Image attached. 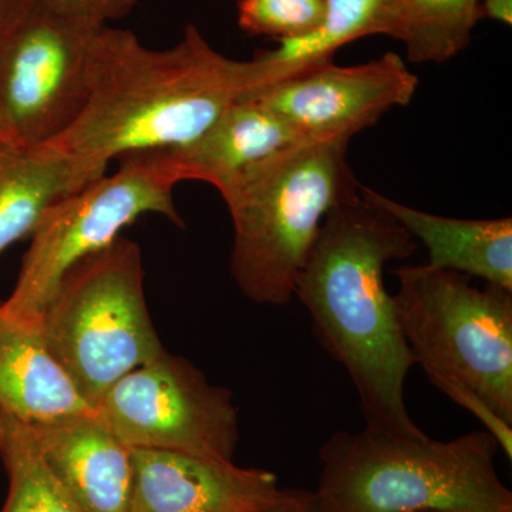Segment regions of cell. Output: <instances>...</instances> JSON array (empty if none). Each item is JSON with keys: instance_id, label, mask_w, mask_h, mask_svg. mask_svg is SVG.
I'll return each mask as SVG.
<instances>
[{"instance_id": "obj_6", "label": "cell", "mask_w": 512, "mask_h": 512, "mask_svg": "<svg viewBox=\"0 0 512 512\" xmlns=\"http://www.w3.org/2000/svg\"><path fill=\"white\" fill-rule=\"evenodd\" d=\"M397 316L431 383L477 393L512 424V291L427 264L396 269Z\"/></svg>"}, {"instance_id": "obj_8", "label": "cell", "mask_w": 512, "mask_h": 512, "mask_svg": "<svg viewBox=\"0 0 512 512\" xmlns=\"http://www.w3.org/2000/svg\"><path fill=\"white\" fill-rule=\"evenodd\" d=\"M97 30L29 0L0 32V143L43 146L72 126L89 96Z\"/></svg>"}, {"instance_id": "obj_7", "label": "cell", "mask_w": 512, "mask_h": 512, "mask_svg": "<svg viewBox=\"0 0 512 512\" xmlns=\"http://www.w3.org/2000/svg\"><path fill=\"white\" fill-rule=\"evenodd\" d=\"M117 161L116 173L103 175L43 214L30 235L15 289L0 305L3 312L40 323L64 274L109 247L143 215H163L184 227L174 201L178 180L164 148L124 154Z\"/></svg>"}, {"instance_id": "obj_24", "label": "cell", "mask_w": 512, "mask_h": 512, "mask_svg": "<svg viewBox=\"0 0 512 512\" xmlns=\"http://www.w3.org/2000/svg\"><path fill=\"white\" fill-rule=\"evenodd\" d=\"M29 0H0V32L18 16Z\"/></svg>"}, {"instance_id": "obj_5", "label": "cell", "mask_w": 512, "mask_h": 512, "mask_svg": "<svg viewBox=\"0 0 512 512\" xmlns=\"http://www.w3.org/2000/svg\"><path fill=\"white\" fill-rule=\"evenodd\" d=\"M40 328L47 349L94 409L120 379L164 356L147 309L137 242L119 237L73 265Z\"/></svg>"}, {"instance_id": "obj_26", "label": "cell", "mask_w": 512, "mask_h": 512, "mask_svg": "<svg viewBox=\"0 0 512 512\" xmlns=\"http://www.w3.org/2000/svg\"><path fill=\"white\" fill-rule=\"evenodd\" d=\"M266 512V511H265Z\"/></svg>"}, {"instance_id": "obj_18", "label": "cell", "mask_w": 512, "mask_h": 512, "mask_svg": "<svg viewBox=\"0 0 512 512\" xmlns=\"http://www.w3.org/2000/svg\"><path fill=\"white\" fill-rule=\"evenodd\" d=\"M481 0H394L389 35L413 63H443L471 43Z\"/></svg>"}, {"instance_id": "obj_11", "label": "cell", "mask_w": 512, "mask_h": 512, "mask_svg": "<svg viewBox=\"0 0 512 512\" xmlns=\"http://www.w3.org/2000/svg\"><path fill=\"white\" fill-rule=\"evenodd\" d=\"M131 460L124 512H265L284 494L259 468L150 448H131Z\"/></svg>"}, {"instance_id": "obj_10", "label": "cell", "mask_w": 512, "mask_h": 512, "mask_svg": "<svg viewBox=\"0 0 512 512\" xmlns=\"http://www.w3.org/2000/svg\"><path fill=\"white\" fill-rule=\"evenodd\" d=\"M417 87L416 74L389 52L356 66L320 64L248 96L278 114L303 140H350L375 126L387 111L407 106Z\"/></svg>"}, {"instance_id": "obj_4", "label": "cell", "mask_w": 512, "mask_h": 512, "mask_svg": "<svg viewBox=\"0 0 512 512\" xmlns=\"http://www.w3.org/2000/svg\"><path fill=\"white\" fill-rule=\"evenodd\" d=\"M498 451L485 430L448 441L336 431L320 447L313 493L325 512H512Z\"/></svg>"}, {"instance_id": "obj_14", "label": "cell", "mask_w": 512, "mask_h": 512, "mask_svg": "<svg viewBox=\"0 0 512 512\" xmlns=\"http://www.w3.org/2000/svg\"><path fill=\"white\" fill-rule=\"evenodd\" d=\"M360 195L387 212L427 249L431 268L512 291V218L458 220L407 207L360 184Z\"/></svg>"}, {"instance_id": "obj_9", "label": "cell", "mask_w": 512, "mask_h": 512, "mask_svg": "<svg viewBox=\"0 0 512 512\" xmlns=\"http://www.w3.org/2000/svg\"><path fill=\"white\" fill-rule=\"evenodd\" d=\"M130 448L234 463L238 409L227 387L183 357L165 353L114 384L96 407Z\"/></svg>"}, {"instance_id": "obj_25", "label": "cell", "mask_w": 512, "mask_h": 512, "mask_svg": "<svg viewBox=\"0 0 512 512\" xmlns=\"http://www.w3.org/2000/svg\"><path fill=\"white\" fill-rule=\"evenodd\" d=\"M427 512H443V511H427Z\"/></svg>"}, {"instance_id": "obj_22", "label": "cell", "mask_w": 512, "mask_h": 512, "mask_svg": "<svg viewBox=\"0 0 512 512\" xmlns=\"http://www.w3.org/2000/svg\"><path fill=\"white\" fill-rule=\"evenodd\" d=\"M266 512H325L313 491L284 490L274 507Z\"/></svg>"}, {"instance_id": "obj_12", "label": "cell", "mask_w": 512, "mask_h": 512, "mask_svg": "<svg viewBox=\"0 0 512 512\" xmlns=\"http://www.w3.org/2000/svg\"><path fill=\"white\" fill-rule=\"evenodd\" d=\"M46 466L80 512H124L133 481L131 448L99 410L28 423Z\"/></svg>"}, {"instance_id": "obj_19", "label": "cell", "mask_w": 512, "mask_h": 512, "mask_svg": "<svg viewBox=\"0 0 512 512\" xmlns=\"http://www.w3.org/2000/svg\"><path fill=\"white\" fill-rule=\"evenodd\" d=\"M0 457L10 481L2 512H80L46 466L29 424L3 410Z\"/></svg>"}, {"instance_id": "obj_2", "label": "cell", "mask_w": 512, "mask_h": 512, "mask_svg": "<svg viewBox=\"0 0 512 512\" xmlns=\"http://www.w3.org/2000/svg\"><path fill=\"white\" fill-rule=\"evenodd\" d=\"M265 84L255 59L221 55L195 26L165 50L148 49L130 30L104 26L93 37L82 113L43 146L106 168L124 154L185 147Z\"/></svg>"}, {"instance_id": "obj_16", "label": "cell", "mask_w": 512, "mask_h": 512, "mask_svg": "<svg viewBox=\"0 0 512 512\" xmlns=\"http://www.w3.org/2000/svg\"><path fill=\"white\" fill-rule=\"evenodd\" d=\"M0 410L26 423L94 410L47 349L40 323L12 318L2 309Z\"/></svg>"}, {"instance_id": "obj_23", "label": "cell", "mask_w": 512, "mask_h": 512, "mask_svg": "<svg viewBox=\"0 0 512 512\" xmlns=\"http://www.w3.org/2000/svg\"><path fill=\"white\" fill-rule=\"evenodd\" d=\"M483 16L511 26L512 0H481Z\"/></svg>"}, {"instance_id": "obj_3", "label": "cell", "mask_w": 512, "mask_h": 512, "mask_svg": "<svg viewBox=\"0 0 512 512\" xmlns=\"http://www.w3.org/2000/svg\"><path fill=\"white\" fill-rule=\"evenodd\" d=\"M349 138L303 141L248 168L220 192L234 244L231 275L261 305H285L326 215L360 194Z\"/></svg>"}, {"instance_id": "obj_13", "label": "cell", "mask_w": 512, "mask_h": 512, "mask_svg": "<svg viewBox=\"0 0 512 512\" xmlns=\"http://www.w3.org/2000/svg\"><path fill=\"white\" fill-rule=\"evenodd\" d=\"M303 141L308 140L278 114L245 96L232 103L197 140L164 151L178 183L202 181L221 192L248 168Z\"/></svg>"}, {"instance_id": "obj_17", "label": "cell", "mask_w": 512, "mask_h": 512, "mask_svg": "<svg viewBox=\"0 0 512 512\" xmlns=\"http://www.w3.org/2000/svg\"><path fill=\"white\" fill-rule=\"evenodd\" d=\"M394 0H325L318 28L298 39L282 40L271 52L255 56L266 84L332 62L340 47L372 35H389Z\"/></svg>"}, {"instance_id": "obj_15", "label": "cell", "mask_w": 512, "mask_h": 512, "mask_svg": "<svg viewBox=\"0 0 512 512\" xmlns=\"http://www.w3.org/2000/svg\"><path fill=\"white\" fill-rule=\"evenodd\" d=\"M107 170L46 146L0 143V256L32 235L56 202L99 180Z\"/></svg>"}, {"instance_id": "obj_21", "label": "cell", "mask_w": 512, "mask_h": 512, "mask_svg": "<svg viewBox=\"0 0 512 512\" xmlns=\"http://www.w3.org/2000/svg\"><path fill=\"white\" fill-rule=\"evenodd\" d=\"M40 5L87 29H101L124 18L137 0H36Z\"/></svg>"}, {"instance_id": "obj_1", "label": "cell", "mask_w": 512, "mask_h": 512, "mask_svg": "<svg viewBox=\"0 0 512 512\" xmlns=\"http://www.w3.org/2000/svg\"><path fill=\"white\" fill-rule=\"evenodd\" d=\"M416 251V239L359 194L326 215L295 296L320 345L352 380L365 427L426 439L407 410L404 387L416 362L384 285V266Z\"/></svg>"}, {"instance_id": "obj_20", "label": "cell", "mask_w": 512, "mask_h": 512, "mask_svg": "<svg viewBox=\"0 0 512 512\" xmlns=\"http://www.w3.org/2000/svg\"><path fill=\"white\" fill-rule=\"evenodd\" d=\"M325 13V0H241L239 26L252 35L282 40L313 32Z\"/></svg>"}]
</instances>
